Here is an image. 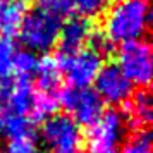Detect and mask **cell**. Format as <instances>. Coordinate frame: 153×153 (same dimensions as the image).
Listing matches in <instances>:
<instances>
[{
  "label": "cell",
  "mask_w": 153,
  "mask_h": 153,
  "mask_svg": "<svg viewBox=\"0 0 153 153\" xmlns=\"http://www.w3.org/2000/svg\"><path fill=\"white\" fill-rule=\"evenodd\" d=\"M150 24L148 0H119L107 9L103 36L110 43H129L141 40Z\"/></svg>",
  "instance_id": "6da1fadb"
},
{
  "label": "cell",
  "mask_w": 153,
  "mask_h": 153,
  "mask_svg": "<svg viewBox=\"0 0 153 153\" xmlns=\"http://www.w3.org/2000/svg\"><path fill=\"white\" fill-rule=\"evenodd\" d=\"M60 17L50 14L45 9H33L24 14L19 26L21 42L28 47L29 52L45 53L55 47L59 42Z\"/></svg>",
  "instance_id": "7a4b0ae2"
},
{
  "label": "cell",
  "mask_w": 153,
  "mask_h": 153,
  "mask_svg": "<svg viewBox=\"0 0 153 153\" xmlns=\"http://www.w3.org/2000/svg\"><path fill=\"white\" fill-rule=\"evenodd\" d=\"M60 74L65 76L71 88H88L98 76L102 65V55L91 48L67 52L57 57Z\"/></svg>",
  "instance_id": "3957f363"
},
{
  "label": "cell",
  "mask_w": 153,
  "mask_h": 153,
  "mask_svg": "<svg viewBox=\"0 0 153 153\" xmlns=\"http://www.w3.org/2000/svg\"><path fill=\"white\" fill-rule=\"evenodd\" d=\"M43 141L50 153H83V134L79 126L64 114H55L45 120Z\"/></svg>",
  "instance_id": "277c9868"
},
{
  "label": "cell",
  "mask_w": 153,
  "mask_h": 153,
  "mask_svg": "<svg viewBox=\"0 0 153 153\" xmlns=\"http://www.w3.org/2000/svg\"><path fill=\"white\" fill-rule=\"evenodd\" d=\"M117 67L131 84L148 86L152 81V48L145 40L120 45Z\"/></svg>",
  "instance_id": "5b68a950"
},
{
  "label": "cell",
  "mask_w": 153,
  "mask_h": 153,
  "mask_svg": "<svg viewBox=\"0 0 153 153\" xmlns=\"http://www.w3.org/2000/svg\"><path fill=\"white\" fill-rule=\"evenodd\" d=\"M59 103L69 112L77 126L95 124L103 114V103L90 88H67L59 93Z\"/></svg>",
  "instance_id": "8992f818"
},
{
  "label": "cell",
  "mask_w": 153,
  "mask_h": 153,
  "mask_svg": "<svg viewBox=\"0 0 153 153\" xmlns=\"http://www.w3.org/2000/svg\"><path fill=\"white\" fill-rule=\"evenodd\" d=\"M127 120L122 112L107 110L103 112L95 124L90 126L88 131V143L90 150H115V146L124 139Z\"/></svg>",
  "instance_id": "52a82bcc"
},
{
  "label": "cell",
  "mask_w": 153,
  "mask_h": 153,
  "mask_svg": "<svg viewBox=\"0 0 153 153\" xmlns=\"http://www.w3.org/2000/svg\"><path fill=\"white\" fill-rule=\"evenodd\" d=\"M93 83H95V93L102 100V103L107 102L114 107H119L126 105L132 97V84L114 64L102 67Z\"/></svg>",
  "instance_id": "ba28073f"
},
{
  "label": "cell",
  "mask_w": 153,
  "mask_h": 153,
  "mask_svg": "<svg viewBox=\"0 0 153 153\" xmlns=\"http://www.w3.org/2000/svg\"><path fill=\"white\" fill-rule=\"evenodd\" d=\"M2 88V110L0 114H7L12 117L28 119L33 108V97L35 91L29 83V79H16L5 84H0Z\"/></svg>",
  "instance_id": "9c48e42d"
},
{
  "label": "cell",
  "mask_w": 153,
  "mask_h": 153,
  "mask_svg": "<svg viewBox=\"0 0 153 153\" xmlns=\"http://www.w3.org/2000/svg\"><path fill=\"white\" fill-rule=\"evenodd\" d=\"M91 33H93L91 24L83 17H72L65 24H60L59 43L62 47L64 53L81 50L84 43L90 42Z\"/></svg>",
  "instance_id": "30bf717a"
},
{
  "label": "cell",
  "mask_w": 153,
  "mask_h": 153,
  "mask_svg": "<svg viewBox=\"0 0 153 153\" xmlns=\"http://www.w3.org/2000/svg\"><path fill=\"white\" fill-rule=\"evenodd\" d=\"M124 115L127 124L134 126L136 129H146V126L150 124L153 119V103L150 91L139 90L127 102V110H126Z\"/></svg>",
  "instance_id": "8fae6325"
},
{
  "label": "cell",
  "mask_w": 153,
  "mask_h": 153,
  "mask_svg": "<svg viewBox=\"0 0 153 153\" xmlns=\"http://www.w3.org/2000/svg\"><path fill=\"white\" fill-rule=\"evenodd\" d=\"M36 81H38V91L59 95V84H60V67L57 62V57H45L38 60L36 67Z\"/></svg>",
  "instance_id": "7c38bea8"
},
{
  "label": "cell",
  "mask_w": 153,
  "mask_h": 153,
  "mask_svg": "<svg viewBox=\"0 0 153 153\" xmlns=\"http://www.w3.org/2000/svg\"><path fill=\"white\" fill-rule=\"evenodd\" d=\"M24 17V7L17 0H0V35L9 36L19 31Z\"/></svg>",
  "instance_id": "4fadbf2b"
},
{
  "label": "cell",
  "mask_w": 153,
  "mask_h": 153,
  "mask_svg": "<svg viewBox=\"0 0 153 153\" xmlns=\"http://www.w3.org/2000/svg\"><path fill=\"white\" fill-rule=\"evenodd\" d=\"M17 52L19 48L10 36H0V84L12 81L14 59Z\"/></svg>",
  "instance_id": "5bb4252c"
},
{
  "label": "cell",
  "mask_w": 153,
  "mask_h": 153,
  "mask_svg": "<svg viewBox=\"0 0 153 153\" xmlns=\"http://www.w3.org/2000/svg\"><path fill=\"white\" fill-rule=\"evenodd\" d=\"M59 108V95L52 93H43V91H35L33 97V108H31V122H40L47 120L48 117L55 115V110Z\"/></svg>",
  "instance_id": "9a60e30c"
},
{
  "label": "cell",
  "mask_w": 153,
  "mask_h": 153,
  "mask_svg": "<svg viewBox=\"0 0 153 153\" xmlns=\"http://www.w3.org/2000/svg\"><path fill=\"white\" fill-rule=\"evenodd\" d=\"M112 0H72V10L83 19H95L107 12Z\"/></svg>",
  "instance_id": "2e32d148"
},
{
  "label": "cell",
  "mask_w": 153,
  "mask_h": 153,
  "mask_svg": "<svg viewBox=\"0 0 153 153\" xmlns=\"http://www.w3.org/2000/svg\"><path fill=\"white\" fill-rule=\"evenodd\" d=\"M38 59L29 50H19L14 59V74L17 79H29L36 72Z\"/></svg>",
  "instance_id": "e0dca14e"
},
{
  "label": "cell",
  "mask_w": 153,
  "mask_h": 153,
  "mask_svg": "<svg viewBox=\"0 0 153 153\" xmlns=\"http://www.w3.org/2000/svg\"><path fill=\"white\" fill-rule=\"evenodd\" d=\"M122 153H152V134L148 129H136L126 139Z\"/></svg>",
  "instance_id": "ac0fdd59"
},
{
  "label": "cell",
  "mask_w": 153,
  "mask_h": 153,
  "mask_svg": "<svg viewBox=\"0 0 153 153\" xmlns=\"http://www.w3.org/2000/svg\"><path fill=\"white\" fill-rule=\"evenodd\" d=\"M4 153H38L33 138H14L9 139Z\"/></svg>",
  "instance_id": "d6986e66"
},
{
  "label": "cell",
  "mask_w": 153,
  "mask_h": 153,
  "mask_svg": "<svg viewBox=\"0 0 153 153\" xmlns=\"http://www.w3.org/2000/svg\"><path fill=\"white\" fill-rule=\"evenodd\" d=\"M42 9L48 10L50 14L57 16V17L72 12V0H42Z\"/></svg>",
  "instance_id": "ffe728a7"
},
{
  "label": "cell",
  "mask_w": 153,
  "mask_h": 153,
  "mask_svg": "<svg viewBox=\"0 0 153 153\" xmlns=\"http://www.w3.org/2000/svg\"><path fill=\"white\" fill-rule=\"evenodd\" d=\"M90 153H119V152L117 150H95V152L90 150Z\"/></svg>",
  "instance_id": "44dd1931"
},
{
  "label": "cell",
  "mask_w": 153,
  "mask_h": 153,
  "mask_svg": "<svg viewBox=\"0 0 153 153\" xmlns=\"http://www.w3.org/2000/svg\"><path fill=\"white\" fill-rule=\"evenodd\" d=\"M17 2H21L22 4V2H33V0H17Z\"/></svg>",
  "instance_id": "7402d4cb"
}]
</instances>
